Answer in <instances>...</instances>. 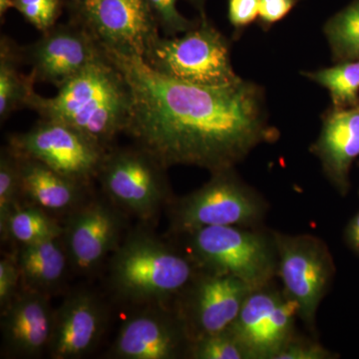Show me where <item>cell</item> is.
Returning a JSON list of instances; mask_svg holds the SVG:
<instances>
[{
	"mask_svg": "<svg viewBox=\"0 0 359 359\" xmlns=\"http://www.w3.org/2000/svg\"><path fill=\"white\" fill-rule=\"evenodd\" d=\"M194 1H195V2H196V4H202L203 0H194Z\"/></svg>",
	"mask_w": 359,
	"mask_h": 359,
	"instance_id": "obj_35",
	"label": "cell"
},
{
	"mask_svg": "<svg viewBox=\"0 0 359 359\" xmlns=\"http://www.w3.org/2000/svg\"><path fill=\"white\" fill-rule=\"evenodd\" d=\"M21 287L51 295L65 285L71 271L62 238L20 245L15 254Z\"/></svg>",
	"mask_w": 359,
	"mask_h": 359,
	"instance_id": "obj_20",
	"label": "cell"
},
{
	"mask_svg": "<svg viewBox=\"0 0 359 359\" xmlns=\"http://www.w3.org/2000/svg\"><path fill=\"white\" fill-rule=\"evenodd\" d=\"M80 1H82V0H80Z\"/></svg>",
	"mask_w": 359,
	"mask_h": 359,
	"instance_id": "obj_36",
	"label": "cell"
},
{
	"mask_svg": "<svg viewBox=\"0 0 359 359\" xmlns=\"http://www.w3.org/2000/svg\"><path fill=\"white\" fill-rule=\"evenodd\" d=\"M302 75L327 89L334 107L359 105V60L337 62L332 67Z\"/></svg>",
	"mask_w": 359,
	"mask_h": 359,
	"instance_id": "obj_23",
	"label": "cell"
},
{
	"mask_svg": "<svg viewBox=\"0 0 359 359\" xmlns=\"http://www.w3.org/2000/svg\"><path fill=\"white\" fill-rule=\"evenodd\" d=\"M180 238L184 250L205 273L235 276L252 289L278 276L273 231L261 226H207Z\"/></svg>",
	"mask_w": 359,
	"mask_h": 359,
	"instance_id": "obj_4",
	"label": "cell"
},
{
	"mask_svg": "<svg viewBox=\"0 0 359 359\" xmlns=\"http://www.w3.org/2000/svg\"><path fill=\"white\" fill-rule=\"evenodd\" d=\"M0 233L20 247L62 238L63 224L41 208L22 204L11 212Z\"/></svg>",
	"mask_w": 359,
	"mask_h": 359,
	"instance_id": "obj_22",
	"label": "cell"
},
{
	"mask_svg": "<svg viewBox=\"0 0 359 359\" xmlns=\"http://www.w3.org/2000/svg\"><path fill=\"white\" fill-rule=\"evenodd\" d=\"M102 51L95 37L81 22L55 25L29 45L22 46L25 65L36 82L56 88L83 69Z\"/></svg>",
	"mask_w": 359,
	"mask_h": 359,
	"instance_id": "obj_15",
	"label": "cell"
},
{
	"mask_svg": "<svg viewBox=\"0 0 359 359\" xmlns=\"http://www.w3.org/2000/svg\"><path fill=\"white\" fill-rule=\"evenodd\" d=\"M344 238L347 245L359 256V211L347 224Z\"/></svg>",
	"mask_w": 359,
	"mask_h": 359,
	"instance_id": "obj_33",
	"label": "cell"
},
{
	"mask_svg": "<svg viewBox=\"0 0 359 359\" xmlns=\"http://www.w3.org/2000/svg\"><path fill=\"white\" fill-rule=\"evenodd\" d=\"M16 156L23 204L37 205L53 216L66 217L91 197L90 184L58 173L39 161Z\"/></svg>",
	"mask_w": 359,
	"mask_h": 359,
	"instance_id": "obj_19",
	"label": "cell"
},
{
	"mask_svg": "<svg viewBox=\"0 0 359 359\" xmlns=\"http://www.w3.org/2000/svg\"><path fill=\"white\" fill-rule=\"evenodd\" d=\"M57 90L53 97L35 91L27 108L42 119L69 125L106 150L114 147L120 134L126 133L132 112L131 90L103 48Z\"/></svg>",
	"mask_w": 359,
	"mask_h": 359,
	"instance_id": "obj_2",
	"label": "cell"
},
{
	"mask_svg": "<svg viewBox=\"0 0 359 359\" xmlns=\"http://www.w3.org/2000/svg\"><path fill=\"white\" fill-rule=\"evenodd\" d=\"M107 306L88 289L71 292L54 311V327L48 354L53 359L88 356L100 344L107 328Z\"/></svg>",
	"mask_w": 359,
	"mask_h": 359,
	"instance_id": "obj_16",
	"label": "cell"
},
{
	"mask_svg": "<svg viewBox=\"0 0 359 359\" xmlns=\"http://www.w3.org/2000/svg\"><path fill=\"white\" fill-rule=\"evenodd\" d=\"M82 23L104 48L144 56L160 34L147 0H82Z\"/></svg>",
	"mask_w": 359,
	"mask_h": 359,
	"instance_id": "obj_14",
	"label": "cell"
},
{
	"mask_svg": "<svg viewBox=\"0 0 359 359\" xmlns=\"http://www.w3.org/2000/svg\"><path fill=\"white\" fill-rule=\"evenodd\" d=\"M323 32L334 61L359 60V0L330 18Z\"/></svg>",
	"mask_w": 359,
	"mask_h": 359,
	"instance_id": "obj_24",
	"label": "cell"
},
{
	"mask_svg": "<svg viewBox=\"0 0 359 359\" xmlns=\"http://www.w3.org/2000/svg\"><path fill=\"white\" fill-rule=\"evenodd\" d=\"M7 147L90 185L109 151L65 123L42 118L28 131L11 135Z\"/></svg>",
	"mask_w": 359,
	"mask_h": 359,
	"instance_id": "obj_9",
	"label": "cell"
},
{
	"mask_svg": "<svg viewBox=\"0 0 359 359\" xmlns=\"http://www.w3.org/2000/svg\"><path fill=\"white\" fill-rule=\"evenodd\" d=\"M187 358L193 359H250L244 347L229 330L193 340Z\"/></svg>",
	"mask_w": 359,
	"mask_h": 359,
	"instance_id": "obj_26",
	"label": "cell"
},
{
	"mask_svg": "<svg viewBox=\"0 0 359 359\" xmlns=\"http://www.w3.org/2000/svg\"><path fill=\"white\" fill-rule=\"evenodd\" d=\"M297 0H259V22L269 30L292 11Z\"/></svg>",
	"mask_w": 359,
	"mask_h": 359,
	"instance_id": "obj_32",
	"label": "cell"
},
{
	"mask_svg": "<svg viewBox=\"0 0 359 359\" xmlns=\"http://www.w3.org/2000/svg\"><path fill=\"white\" fill-rule=\"evenodd\" d=\"M335 355L316 340L294 337L275 359H332L337 358Z\"/></svg>",
	"mask_w": 359,
	"mask_h": 359,
	"instance_id": "obj_30",
	"label": "cell"
},
{
	"mask_svg": "<svg viewBox=\"0 0 359 359\" xmlns=\"http://www.w3.org/2000/svg\"><path fill=\"white\" fill-rule=\"evenodd\" d=\"M50 295L22 289L1 311L2 351L13 358H39L50 346L54 311Z\"/></svg>",
	"mask_w": 359,
	"mask_h": 359,
	"instance_id": "obj_17",
	"label": "cell"
},
{
	"mask_svg": "<svg viewBox=\"0 0 359 359\" xmlns=\"http://www.w3.org/2000/svg\"><path fill=\"white\" fill-rule=\"evenodd\" d=\"M156 22L166 36L172 37L190 30L195 21L187 20L177 8L178 0H147Z\"/></svg>",
	"mask_w": 359,
	"mask_h": 359,
	"instance_id": "obj_28",
	"label": "cell"
},
{
	"mask_svg": "<svg viewBox=\"0 0 359 359\" xmlns=\"http://www.w3.org/2000/svg\"><path fill=\"white\" fill-rule=\"evenodd\" d=\"M297 318V304L273 280L250 290L228 330L250 359H275L295 337Z\"/></svg>",
	"mask_w": 359,
	"mask_h": 359,
	"instance_id": "obj_11",
	"label": "cell"
},
{
	"mask_svg": "<svg viewBox=\"0 0 359 359\" xmlns=\"http://www.w3.org/2000/svg\"><path fill=\"white\" fill-rule=\"evenodd\" d=\"M166 171L154 156L136 144L114 146L104 158L97 180L113 204L150 224L174 198Z\"/></svg>",
	"mask_w": 359,
	"mask_h": 359,
	"instance_id": "obj_7",
	"label": "cell"
},
{
	"mask_svg": "<svg viewBox=\"0 0 359 359\" xmlns=\"http://www.w3.org/2000/svg\"><path fill=\"white\" fill-rule=\"evenodd\" d=\"M190 342L174 306H137L122 323L107 355L116 359L183 358Z\"/></svg>",
	"mask_w": 359,
	"mask_h": 359,
	"instance_id": "obj_13",
	"label": "cell"
},
{
	"mask_svg": "<svg viewBox=\"0 0 359 359\" xmlns=\"http://www.w3.org/2000/svg\"><path fill=\"white\" fill-rule=\"evenodd\" d=\"M107 264L111 292L134 308L173 306L202 271L184 248L156 235L144 223L127 231Z\"/></svg>",
	"mask_w": 359,
	"mask_h": 359,
	"instance_id": "obj_3",
	"label": "cell"
},
{
	"mask_svg": "<svg viewBox=\"0 0 359 359\" xmlns=\"http://www.w3.org/2000/svg\"><path fill=\"white\" fill-rule=\"evenodd\" d=\"M15 8L14 0H0V15L4 18V14L7 13L9 8Z\"/></svg>",
	"mask_w": 359,
	"mask_h": 359,
	"instance_id": "obj_34",
	"label": "cell"
},
{
	"mask_svg": "<svg viewBox=\"0 0 359 359\" xmlns=\"http://www.w3.org/2000/svg\"><path fill=\"white\" fill-rule=\"evenodd\" d=\"M14 4L25 20L42 33L55 26L60 14V0H14Z\"/></svg>",
	"mask_w": 359,
	"mask_h": 359,
	"instance_id": "obj_27",
	"label": "cell"
},
{
	"mask_svg": "<svg viewBox=\"0 0 359 359\" xmlns=\"http://www.w3.org/2000/svg\"><path fill=\"white\" fill-rule=\"evenodd\" d=\"M21 276L15 256H6L0 261V309L4 311L20 294Z\"/></svg>",
	"mask_w": 359,
	"mask_h": 359,
	"instance_id": "obj_29",
	"label": "cell"
},
{
	"mask_svg": "<svg viewBox=\"0 0 359 359\" xmlns=\"http://www.w3.org/2000/svg\"><path fill=\"white\" fill-rule=\"evenodd\" d=\"M273 235L283 292L297 304L299 318L316 334V314L335 275L332 252L320 238L309 233L273 231Z\"/></svg>",
	"mask_w": 359,
	"mask_h": 359,
	"instance_id": "obj_8",
	"label": "cell"
},
{
	"mask_svg": "<svg viewBox=\"0 0 359 359\" xmlns=\"http://www.w3.org/2000/svg\"><path fill=\"white\" fill-rule=\"evenodd\" d=\"M309 151L320 161L330 185L346 196L351 189V166L359 157V105L328 109Z\"/></svg>",
	"mask_w": 359,
	"mask_h": 359,
	"instance_id": "obj_18",
	"label": "cell"
},
{
	"mask_svg": "<svg viewBox=\"0 0 359 359\" xmlns=\"http://www.w3.org/2000/svg\"><path fill=\"white\" fill-rule=\"evenodd\" d=\"M252 290L235 276L201 271L174 304L191 341L228 330Z\"/></svg>",
	"mask_w": 359,
	"mask_h": 359,
	"instance_id": "obj_12",
	"label": "cell"
},
{
	"mask_svg": "<svg viewBox=\"0 0 359 359\" xmlns=\"http://www.w3.org/2000/svg\"><path fill=\"white\" fill-rule=\"evenodd\" d=\"M128 217L104 195H92L66 216L62 242L71 271L91 276L108 263L128 231Z\"/></svg>",
	"mask_w": 359,
	"mask_h": 359,
	"instance_id": "obj_10",
	"label": "cell"
},
{
	"mask_svg": "<svg viewBox=\"0 0 359 359\" xmlns=\"http://www.w3.org/2000/svg\"><path fill=\"white\" fill-rule=\"evenodd\" d=\"M102 48L131 90L125 134L166 169L186 165L211 174L233 169L255 149L280 137L269 122L264 90L255 82L186 83L160 74L143 56Z\"/></svg>",
	"mask_w": 359,
	"mask_h": 359,
	"instance_id": "obj_1",
	"label": "cell"
},
{
	"mask_svg": "<svg viewBox=\"0 0 359 359\" xmlns=\"http://www.w3.org/2000/svg\"><path fill=\"white\" fill-rule=\"evenodd\" d=\"M143 57L160 74L186 83L223 87L242 80L231 65L230 42L205 18L180 36L157 35Z\"/></svg>",
	"mask_w": 359,
	"mask_h": 359,
	"instance_id": "obj_6",
	"label": "cell"
},
{
	"mask_svg": "<svg viewBox=\"0 0 359 359\" xmlns=\"http://www.w3.org/2000/svg\"><path fill=\"white\" fill-rule=\"evenodd\" d=\"M259 0H229V21L235 36L259 18Z\"/></svg>",
	"mask_w": 359,
	"mask_h": 359,
	"instance_id": "obj_31",
	"label": "cell"
},
{
	"mask_svg": "<svg viewBox=\"0 0 359 359\" xmlns=\"http://www.w3.org/2000/svg\"><path fill=\"white\" fill-rule=\"evenodd\" d=\"M23 204L18 156L8 147L0 154V230L11 212Z\"/></svg>",
	"mask_w": 359,
	"mask_h": 359,
	"instance_id": "obj_25",
	"label": "cell"
},
{
	"mask_svg": "<svg viewBox=\"0 0 359 359\" xmlns=\"http://www.w3.org/2000/svg\"><path fill=\"white\" fill-rule=\"evenodd\" d=\"M25 63L22 46L11 37L0 39V121L6 122L16 111L27 108L36 83L32 73L21 71Z\"/></svg>",
	"mask_w": 359,
	"mask_h": 359,
	"instance_id": "obj_21",
	"label": "cell"
},
{
	"mask_svg": "<svg viewBox=\"0 0 359 359\" xmlns=\"http://www.w3.org/2000/svg\"><path fill=\"white\" fill-rule=\"evenodd\" d=\"M166 209L169 231L180 237L207 226H261L269 203L233 168L212 173L188 195L174 197Z\"/></svg>",
	"mask_w": 359,
	"mask_h": 359,
	"instance_id": "obj_5",
	"label": "cell"
}]
</instances>
